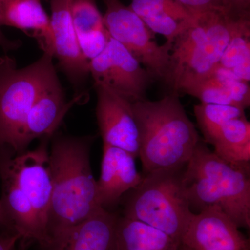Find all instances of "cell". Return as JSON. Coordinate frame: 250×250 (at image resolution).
<instances>
[{
	"label": "cell",
	"instance_id": "1",
	"mask_svg": "<svg viewBox=\"0 0 250 250\" xmlns=\"http://www.w3.org/2000/svg\"><path fill=\"white\" fill-rule=\"evenodd\" d=\"M95 136L54 134L49 150L52 197L48 217L51 233L89 218L99 205L97 182L90 166V149Z\"/></svg>",
	"mask_w": 250,
	"mask_h": 250
},
{
	"label": "cell",
	"instance_id": "2",
	"mask_svg": "<svg viewBox=\"0 0 250 250\" xmlns=\"http://www.w3.org/2000/svg\"><path fill=\"white\" fill-rule=\"evenodd\" d=\"M140 136L139 158L145 173L187 166L200 136L178 95L131 104Z\"/></svg>",
	"mask_w": 250,
	"mask_h": 250
},
{
	"label": "cell",
	"instance_id": "3",
	"mask_svg": "<svg viewBox=\"0 0 250 250\" xmlns=\"http://www.w3.org/2000/svg\"><path fill=\"white\" fill-rule=\"evenodd\" d=\"M250 167L219 158L201 139L184 171L190 208L216 206L239 228H250Z\"/></svg>",
	"mask_w": 250,
	"mask_h": 250
},
{
	"label": "cell",
	"instance_id": "4",
	"mask_svg": "<svg viewBox=\"0 0 250 250\" xmlns=\"http://www.w3.org/2000/svg\"><path fill=\"white\" fill-rule=\"evenodd\" d=\"M186 166L146 174L120 204L123 216L139 220L181 243L192 212L184 182Z\"/></svg>",
	"mask_w": 250,
	"mask_h": 250
},
{
	"label": "cell",
	"instance_id": "5",
	"mask_svg": "<svg viewBox=\"0 0 250 250\" xmlns=\"http://www.w3.org/2000/svg\"><path fill=\"white\" fill-rule=\"evenodd\" d=\"M53 55L43 52L39 60L18 69L16 60L0 57V149L24 152L22 136L28 114L39 95L58 78Z\"/></svg>",
	"mask_w": 250,
	"mask_h": 250
},
{
	"label": "cell",
	"instance_id": "6",
	"mask_svg": "<svg viewBox=\"0 0 250 250\" xmlns=\"http://www.w3.org/2000/svg\"><path fill=\"white\" fill-rule=\"evenodd\" d=\"M103 1L106 6L104 24L109 36L127 49L154 78L170 85L172 44L159 45L143 20L120 0Z\"/></svg>",
	"mask_w": 250,
	"mask_h": 250
},
{
	"label": "cell",
	"instance_id": "7",
	"mask_svg": "<svg viewBox=\"0 0 250 250\" xmlns=\"http://www.w3.org/2000/svg\"><path fill=\"white\" fill-rule=\"evenodd\" d=\"M95 85L106 87L131 103L146 100L154 78L127 49L110 36L103 52L89 62Z\"/></svg>",
	"mask_w": 250,
	"mask_h": 250
},
{
	"label": "cell",
	"instance_id": "8",
	"mask_svg": "<svg viewBox=\"0 0 250 250\" xmlns=\"http://www.w3.org/2000/svg\"><path fill=\"white\" fill-rule=\"evenodd\" d=\"M174 94H190L218 66L219 59L208 44L205 27L193 21L173 41L170 51Z\"/></svg>",
	"mask_w": 250,
	"mask_h": 250
},
{
	"label": "cell",
	"instance_id": "9",
	"mask_svg": "<svg viewBox=\"0 0 250 250\" xmlns=\"http://www.w3.org/2000/svg\"><path fill=\"white\" fill-rule=\"evenodd\" d=\"M48 138L41 139L34 149L14 154L9 149H0L14 174L18 185L29 199L36 218L47 231L52 197V180L49 166Z\"/></svg>",
	"mask_w": 250,
	"mask_h": 250
},
{
	"label": "cell",
	"instance_id": "10",
	"mask_svg": "<svg viewBox=\"0 0 250 250\" xmlns=\"http://www.w3.org/2000/svg\"><path fill=\"white\" fill-rule=\"evenodd\" d=\"M216 206L192 213L181 244L192 250H250L249 239Z\"/></svg>",
	"mask_w": 250,
	"mask_h": 250
},
{
	"label": "cell",
	"instance_id": "11",
	"mask_svg": "<svg viewBox=\"0 0 250 250\" xmlns=\"http://www.w3.org/2000/svg\"><path fill=\"white\" fill-rule=\"evenodd\" d=\"M96 117L103 144L121 148L139 157V127L131 104L106 87L95 85Z\"/></svg>",
	"mask_w": 250,
	"mask_h": 250
},
{
	"label": "cell",
	"instance_id": "12",
	"mask_svg": "<svg viewBox=\"0 0 250 250\" xmlns=\"http://www.w3.org/2000/svg\"><path fill=\"white\" fill-rule=\"evenodd\" d=\"M119 215L101 208L83 221L49 234L40 250H118Z\"/></svg>",
	"mask_w": 250,
	"mask_h": 250
},
{
	"label": "cell",
	"instance_id": "13",
	"mask_svg": "<svg viewBox=\"0 0 250 250\" xmlns=\"http://www.w3.org/2000/svg\"><path fill=\"white\" fill-rule=\"evenodd\" d=\"M53 56L72 84L79 85L90 75L89 62L81 49L72 23L70 0H51Z\"/></svg>",
	"mask_w": 250,
	"mask_h": 250
},
{
	"label": "cell",
	"instance_id": "14",
	"mask_svg": "<svg viewBox=\"0 0 250 250\" xmlns=\"http://www.w3.org/2000/svg\"><path fill=\"white\" fill-rule=\"evenodd\" d=\"M136 158L121 148L103 144L101 173L97 182L99 205L110 210L119 205L125 194L139 185L143 176L139 173Z\"/></svg>",
	"mask_w": 250,
	"mask_h": 250
},
{
	"label": "cell",
	"instance_id": "15",
	"mask_svg": "<svg viewBox=\"0 0 250 250\" xmlns=\"http://www.w3.org/2000/svg\"><path fill=\"white\" fill-rule=\"evenodd\" d=\"M0 182L1 208L13 229L21 236V239L36 243L39 247L45 244L48 240L47 231L36 218L29 199L1 156Z\"/></svg>",
	"mask_w": 250,
	"mask_h": 250
},
{
	"label": "cell",
	"instance_id": "16",
	"mask_svg": "<svg viewBox=\"0 0 250 250\" xmlns=\"http://www.w3.org/2000/svg\"><path fill=\"white\" fill-rule=\"evenodd\" d=\"M82 98V95H78L67 102L59 78L54 80L39 95L28 114L22 136L24 150L34 140L51 139L70 108Z\"/></svg>",
	"mask_w": 250,
	"mask_h": 250
},
{
	"label": "cell",
	"instance_id": "17",
	"mask_svg": "<svg viewBox=\"0 0 250 250\" xmlns=\"http://www.w3.org/2000/svg\"><path fill=\"white\" fill-rule=\"evenodd\" d=\"M0 22L1 27L24 31L37 41L43 52L53 55L50 19L40 0H0Z\"/></svg>",
	"mask_w": 250,
	"mask_h": 250
},
{
	"label": "cell",
	"instance_id": "18",
	"mask_svg": "<svg viewBox=\"0 0 250 250\" xmlns=\"http://www.w3.org/2000/svg\"><path fill=\"white\" fill-rule=\"evenodd\" d=\"M189 95L200 99L201 103L235 106L244 111L250 105L249 82L239 80L219 65Z\"/></svg>",
	"mask_w": 250,
	"mask_h": 250
},
{
	"label": "cell",
	"instance_id": "19",
	"mask_svg": "<svg viewBox=\"0 0 250 250\" xmlns=\"http://www.w3.org/2000/svg\"><path fill=\"white\" fill-rule=\"evenodd\" d=\"M118 250H179L181 243L150 225L119 215Z\"/></svg>",
	"mask_w": 250,
	"mask_h": 250
},
{
	"label": "cell",
	"instance_id": "20",
	"mask_svg": "<svg viewBox=\"0 0 250 250\" xmlns=\"http://www.w3.org/2000/svg\"><path fill=\"white\" fill-rule=\"evenodd\" d=\"M210 144L213 152L231 165L250 167V123L246 116L224 125Z\"/></svg>",
	"mask_w": 250,
	"mask_h": 250
},
{
	"label": "cell",
	"instance_id": "21",
	"mask_svg": "<svg viewBox=\"0 0 250 250\" xmlns=\"http://www.w3.org/2000/svg\"><path fill=\"white\" fill-rule=\"evenodd\" d=\"M250 21L246 20L235 31L219 62V66L244 82L250 80Z\"/></svg>",
	"mask_w": 250,
	"mask_h": 250
},
{
	"label": "cell",
	"instance_id": "22",
	"mask_svg": "<svg viewBox=\"0 0 250 250\" xmlns=\"http://www.w3.org/2000/svg\"><path fill=\"white\" fill-rule=\"evenodd\" d=\"M194 112L205 141L210 144L227 123L246 116L244 110L235 106L205 103L195 105Z\"/></svg>",
	"mask_w": 250,
	"mask_h": 250
},
{
	"label": "cell",
	"instance_id": "23",
	"mask_svg": "<svg viewBox=\"0 0 250 250\" xmlns=\"http://www.w3.org/2000/svg\"><path fill=\"white\" fill-rule=\"evenodd\" d=\"M70 11L79 42L106 29L95 0H70Z\"/></svg>",
	"mask_w": 250,
	"mask_h": 250
},
{
	"label": "cell",
	"instance_id": "24",
	"mask_svg": "<svg viewBox=\"0 0 250 250\" xmlns=\"http://www.w3.org/2000/svg\"><path fill=\"white\" fill-rule=\"evenodd\" d=\"M129 7L141 19L165 14L182 21H190L196 18V15L175 0H131Z\"/></svg>",
	"mask_w": 250,
	"mask_h": 250
},
{
	"label": "cell",
	"instance_id": "25",
	"mask_svg": "<svg viewBox=\"0 0 250 250\" xmlns=\"http://www.w3.org/2000/svg\"><path fill=\"white\" fill-rule=\"evenodd\" d=\"M192 14L197 15L208 10L230 9L228 0H175Z\"/></svg>",
	"mask_w": 250,
	"mask_h": 250
},
{
	"label": "cell",
	"instance_id": "26",
	"mask_svg": "<svg viewBox=\"0 0 250 250\" xmlns=\"http://www.w3.org/2000/svg\"><path fill=\"white\" fill-rule=\"evenodd\" d=\"M21 236L15 231L0 232V250H18Z\"/></svg>",
	"mask_w": 250,
	"mask_h": 250
},
{
	"label": "cell",
	"instance_id": "27",
	"mask_svg": "<svg viewBox=\"0 0 250 250\" xmlns=\"http://www.w3.org/2000/svg\"><path fill=\"white\" fill-rule=\"evenodd\" d=\"M230 9L241 14H250V0H228Z\"/></svg>",
	"mask_w": 250,
	"mask_h": 250
},
{
	"label": "cell",
	"instance_id": "28",
	"mask_svg": "<svg viewBox=\"0 0 250 250\" xmlns=\"http://www.w3.org/2000/svg\"><path fill=\"white\" fill-rule=\"evenodd\" d=\"M1 22H0V47L4 51L14 50L18 49L21 42L18 41H11L3 34L1 30Z\"/></svg>",
	"mask_w": 250,
	"mask_h": 250
},
{
	"label": "cell",
	"instance_id": "29",
	"mask_svg": "<svg viewBox=\"0 0 250 250\" xmlns=\"http://www.w3.org/2000/svg\"><path fill=\"white\" fill-rule=\"evenodd\" d=\"M1 231H15L9 220L5 216L2 208H1V202H0V232Z\"/></svg>",
	"mask_w": 250,
	"mask_h": 250
},
{
	"label": "cell",
	"instance_id": "30",
	"mask_svg": "<svg viewBox=\"0 0 250 250\" xmlns=\"http://www.w3.org/2000/svg\"><path fill=\"white\" fill-rule=\"evenodd\" d=\"M33 243L30 241L23 239L20 240L19 243H18V250H28L29 247Z\"/></svg>",
	"mask_w": 250,
	"mask_h": 250
},
{
	"label": "cell",
	"instance_id": "31",
	"mask_svg": "<svg viewBox=\"0 0 250 250\" xmlns=\"http://www.w3.org/2000/svg\"><path fill=\"white\" fill-rule=\"evenodd\" d=\"M179 250H192L190 249V248H188V247L184 246V245L181 244L180 247H179Z\"/></svg>",
	"mask_w": 250,
	"mask_h": 250
},
{
	"label": "cell",
	"instance_id": "32",
	"mask_svg": "<svg viewBox=\"0 0 250 250\" xmlns=\"http://www.w3.org/2000/svg\"><path fill=\"white\" fill-rule=\"evenodd\" d=\"M40 1H41V0H40Z\"/></svg>",
	"mask_w": 250,
	"mask_h": 250
}]
</instances>
